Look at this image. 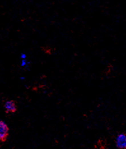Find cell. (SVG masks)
<instances>
[{
  "mask_svg": "<svg viewBox=\"0 0 126 149\" xmlns=\"http://www.w3.org/2000/svg\"><path fill=\"white\" fill-rule=\"evenodd\" d=\"M9 134V128L3 121L0 120V142H5Z\"/></svg>",
  "mask_w": 126,
  "mask_h": 149,
  "instance_id": "obj_1",
  "label": "cell"
},
{
  "mask_svg": "<svg viewBox=\"0 0 126 149\" xmlns=\"http://www.w3.org/2000/svg\"><path fill=\"white\" fill-rule=\"evenodd\" d=\"M4 108L7 113H14L17 110V107L14 101H7L4 104Z\"/></svg>",
  "mask_w": 126,
  "mask_h": 149,
  "instance_id": "obj_2",
  "label": "cell"
},
{
  "mask_svg": "<svg viewBox=\"0 0 126 149\" xmlns=\"http://www.w3.org/2000/svg\"><path fill=\"white\" fill-rule=\"evenodd\" d=\"M116 146L119 149H125L126 148V136L124 133H120L115 139Z\"/></svg>",
  "mask_w": 126,
  "mask_h": 149,
  "instance_id": "obj_3",
  "label": "cell"
},
{
  "mask_svg": "<svg viewBox=\"0 0 126 149\" xmlns=\"http://www.w3.org/2000/svg\"><path fill=\"white\" fill-rule=\"evenodd\" d=\"M27 64H28V62H27L26 59L22 60V62H21V66H22V67H27Z\"/></svg>",
  "mask_w": 126,
  "mask_h": 149,
  "instance_id": "obj_4",
  "label": "cell"
},
{
  "mask_svg": "<svg viewBox=\"0 0 126 149\" xmlns=\"http://www.w3.org/2000/svg\"><path fill=\"white\" fill-rule=\"evenodd\" d=\"M21 58H22V60L23 59H26V55L25 54H21Z\"/></svg>",
  "mask_w": 126,
  "mask_h": 149,
  "instance_id": "obj_5",
  "label": "cell"
}]
</instances>
